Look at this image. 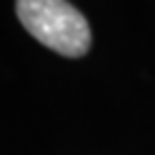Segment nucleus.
I'll return each instance as SVG.
<instances>
[{
	"label": "nucleus",
	"instance_id": "f257e3e1",
	"mask_svg": "<svg viewBox=\"0 0 155 155\" xmlns=\"http://www.w3.org/2000/svg\"><path fill=\"white\" fill-rule=\"evenodd\" d=\"M15 13L26 32L39 43L67 58H80L91 50L93 35L86 17L65 0H19Z\"/></svg>",
	"mask_w": 155,
	"mask_h": 155
}]
</instances>
